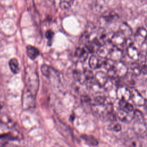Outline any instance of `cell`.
I'll use <instances>...</instances> for the list:
<instances>
[{
    "instance_id": "1",
    "label": "cell",
    "mask_w": 147,
    "mask_h": 147,
    "mask_svg": "<svg viewBox=\"0 0 147 147\" xmlns=\"http://www.w3.org/2000/svg\"><path fill=\"white\" fill-rule=\"evenodd\" d=\"M25 83V89L36 96L39 87V78L37 72L30 67L26 68Z\"/></svg>"
},
{
    "instance_id": "2",
    "label": "cell",
    "mask_w": 147,
    "mask_h": 147,
    "mask_svg": "<svg viewBox=\"0 0 147 147\" xmlns=\"http://www.w3.org/2000/svg\"><path fill=\"white\" fill-rule=\"evenodd\" d=\"M133 120H134V131L140 135H142L147 132V127L144 116L141 111L136 110L133 112Z\"/></svg>"
},
{
    "instance_id": "3",
    "label": "cell",
    "mask_w": 147,
    "mask_h": 147,
    "mask_svg": "<svg viewBox=\"0 0 147 147\" xmlns=\"http://www.w3.org/2000/svg\"><path fill=\"white\" fill-rule=\"evenodd\" d=\"M126 40L127 39L122 34L117 31L111 34L110 38V42L113 47L123 50V48L126 44Z\"/></svg>"
},
{
    "instance_id": "4",
    "label": "cell",
    "mask_w": 147,
    "mask_h": 147,
    "mask_svg": "<svg viewBox=\"0 0 147 147\" xmlns=\"http://www.w3.org/2000/svg\"><path fill=\"white\" fill-rule=\"evenodd\" d=\"M35 96L25 89L22 98L23 108L24 109H29L34 107L35 106Z\"/></svg>"
},
{
    "instance_id": "5",
    "label": "cell",
    "mask_w": 147,
    "mask_h": 147,
    "mask_svg": "<svg viewBox=\"0 0 147 147\" xmlns=\"http://www.w3.org/2000/svg\"><path fill=\"white\" fill-rule=\"evenodd\" d=\"M130 99L135 105L137 106H142L145 105L146 100L137 90L131 88L130 89Z\"/></svg>"
},
{
    "instance_id": "6",
    "label": "cell",
    "mask_w": 147,
    "mask_h": 147,
    "mask_svg": "<svg viewBox=\"0 0 147 147\" xmlns=\"http://www.w3.org/2000/svg\"><path fill=\"white\" fill-rule=\"evenodd\" d=\"M147 39V30L143 27L137 29L134 34V40L137 45L142 46L146 42Z\"/></svg>"
},
{
    "instance_id": "7",
    "label": "cell",
    "mask_w": 147,
    "mask_h": 147,
    "mask_svg": "<svg viewBox=\"0 0 147 147\" xmlns=\"http://www.w3.org/2000/svg\"><path fill=\"white\" fill-rule=\"evenodd\" d=\"M114 70L116 74L117 78H123L126 76L128 72L127 67L121 61L115 62L114 67Z\"/></svg>"
},
{
    "instance_id": "8",
    "label": "cell",
    "mask_w": 147,
    "mask_h": 147,
    "mask_svg": "<svg viewBox=\"0 0 147 147\" xmlns=\"http://www.w3.org/2000/svg\"><path fill=\"white\" fill-rule=\"evenodd\" d=\"M26 6L29 11V12L32 15V17L34 18V20L35 23L37 25H40V17L39 15L36 10L34 2L33 0H25Z\"/></svg>"
},
{
    "instance_id": "9",
    "label": "cell",
    "mask_w": 147,
    "mask_h": 147,
    "mask_svg": "<svg viewBox=\"0 0 147 147\" xmlns=\"http://www.w3.org/2000/svg\"><path fill=\"white\" fill-rule=\"evenodd\" d=\"M126 53L128 57L134 62L138 61L140 57V51L133 44H130L127 47Z\"/></svg>"
},
{
    "instance_id": "10",
    "label": "cell",
    "mask_w": 147,
    "mask_h": 147,
    "mask_svg": "<svg viewBox=\"0 0 147 147\" xmlns=\"http://www.w3.org/2000/svg\"><path fill=\"white\" fill-rule=\"evenodd\" d=\"M109 79L107 74L102 71H98L94 75L95 83L100 87H104L108 82Z\"/></svg>"
},
{
    "instance_id": "11",
    "label": "cell",
    "mask_w": 147,
    "mask_h": 147,
    "mask_svg": "<svg viewBox=\"0 0 147 147\" xmlns=\"http://www.w3.org/2000/svg\"><path fill=\"white\" fill-rule=\"evenodd\" d=\"M117 96L119 100L128 101L130 99L131 92L130 90L125 86H120L117 90Z\"/></svg>"
},
{
    "instance_id": "12",
    "label": "cell",
    "mask_w": 147,
    "mask_h": 147,
    "mask_svg": "<svg viewBox=\"0 0 147 147\" xmlns=\"http://www.w3.org/2000/svg\"><path fill=\"white\" fill-rule=\"evenodd\" d=\"M123 56V50L120 49L119 48H117L116 47H113V48L111 49L110 51L109 55L108 56V58L113 60V61L118 62L121 61V59H122Z\"/></svg>"
},
{
    "instance_id": "13",
    "label": "cell",
    "mask_w": 147,
    "mask_h": 147,
    "mask_svg": "<svg viewBox=\"0 0 147 147\" xmlns=\"http://www.w3.org/2000/svg\"><path fill=\"white\" fill-rule=\"evenodd\" d=\"M112 44L110 43V45H107V44H105L104 45H100L98 49L96 51V53L98 57H100V58H107L108 57L109 53H110V51L111 50V49L113 48V46L110 47V45H111Z\"/></svg>"
},
{
    "instance_id": "14",
    "label": "cell",
    "mask_w": 147,
    "mask_h": 147,
    "mask_svg": "<svg viewBox=\"0 0 147 147\" xmlns=\"http://www.w3.org/2000/svg\"><path fill=\"white\" fill-rule=\"evenodd\" d=\"M118 15L113 11H105L102 16V18L106 23H112L118 20Z\"/></svg>"
},
{
    "instance_id": "15",
    "label": "cell",
    "mask_w": 147,
    "mask_h": 147,
    "mask_svg": "<svg viewBox=\"0 0 147 147\" xmlns=\"http://www.w3.org/2000/svg\"><path fill=\"white\" fill-rule=\"evenodd\" d=\"M117 116L120 121L125 122H129L133 120V113H128L119 109L117 113Z\"/></svg>"
},
{
    "instance_id": "16",
    "label": "cell",
    "mask_w": 147,
    "mask_h": 147,
    "mask_svg": "<svg viewBox=\"0 0 147 147\" xmlns=\"http://www.w3.org/2000/svg\"><path fill=\"white\" fill-rule=\"evenodd\" d=\"M118 31L122 34L126 39H129L132 34V30L131 28L125 22H122L120 24Z\"/></svg>"
},
{
    "instance_id": "17",
    "label": "cell",
    "mask_w": 147,
    "mask_h": 147,
    "mask_svg": "<svg viewBox=\"0 0 147 147\" xmlns=\"http://www.w3.org/2000/svg\"><path fill=\"white\" fill-rule=\"evenodd\" d=\"M103 61H102L98 56L92 55L88 60V65L92 69H96L103 65Z\"/></svg>"
},
{
    "instance_id": "18",
    "label": "cell",
    "mask_w": 147,
    "mask_h": 147,
    "mask_svg": "<svg viewBox=\"0 0 147 147\" xmlns=\"http://www.w3.org/2000/svg\"><path fill=\"white\" fill-rule=\"evenodd\" d=\"M125 145L127 147H142L141 141L136 136L127 138L125 141Z\"/></svg>"
},
{
    "instance_id": "19",
    "label": "cell",
    "mask_w": 147,
    "mask_h": 147,
    "mask_svg": "<svg viewBox=\"0 0 147 147\" xmlns=\"http://www.w3.org/2000/svg\"><path fill=\"white\" fill-rule=\"evenodd\" d=\"M119 106L120 109L128 113H133L134 111L133 105L130 103H129V101H127V100H119Z\"/></svg>"
},
{
    "instance_id": "20",
    "label": "cell",
    "mask_w": 147,
    "mask_h": 147,
    "mask_svg": "<svg viewBox=\"0 0 147 147\" xmlns=\"http://www.w3.org/2000/svg\"><path fill=\"white\" fill-rule=\"evenodd\" d=\"M88 55V52L84 48H79L76 51V55L79 58V60L82 62H83L86 60Z\"/></svg>"
},
{
    "instance_id": "21",
    "label": "cell",
    "mask_w": 147,
    "mask_h": 147,
    "mask_svg": "<svg viewBox=\"0 0 147 147\" xmlns=\"http://www.w3.org/2000/svg\"><path fill=\"white\" fill-rule=\"evenodd\" d=\"M26 53L28 57L31 59H36L40 54L38 49L32 45H28L26 47Z\"/></svg>"
},
{
    "instance_id": "22",
    "label": "cell",
    "mask_w": 147,
    "mask_h": 147,
    "mask_svg": "<svg viewBox=\"0 0 147 147\" xmlns=\"http://www.w3.org/2000/svg\"><path fill=\"white\" fill-rule=\"evenodd\" d=\"M9 65L10 67V70L14 74H17L20 71V67L18 60L15 59L13 58L10 60L9 62Z\"/></svg>"
},
{
    "instance_id": "23",
    "label": "cell",
    "mask_w": 147,
    "mask_h": 147,
    "mask_svg": "<svg viewBox=\"0 0 147 147\" xmlns=\"http://www.w3.org/2000/svg\"><path fill=\"white\" fill-rule=\"evenodd\" d=\"M130 70L134 76H139L141 74V65L136 62H134L130 67Z\"/></svg>"
},
{
    "instance_id": "24",
    "label": "cell",
    "mask_w": 147,
    "mask_h": 147,
    "mask_svg": "<svg viewBox=\"0 0 147 147\" xmlns=\"http://www.w3.org/2000/svg\"><path fill=\"white\" fill-rule=\"evenodd\" d=\"M82 138L88 144L92 146H96L98 144V140L91 135L87 134H83L82 135Z\"/></svg>"
},
{
    "instance_id": "25",
    "label": "cell",
    "mask_w": 147,
    "mask_h": 147,
    "mask_svg": "<svg viewBox=\"0 0 147 147\" xmlns=\"http://www.w3.org/2000/svg\"><path fill=\"white\" fill-rule=\"evenodd\" d=\"M75 0H60V7L62 10L69 9L74 4Z\"/></svg>"
},
{
    "instance_id": "26",
    "label": "cell",
    "mask_w": 147,
    "mask_h": 147,
    "mask_svg": "<svg viewBox=\"0 0 147 147\" xmlns=\"http://www.w3.org/2000/svg\"><path fill=\"white\" fill-rule=\"evenodd\" d=\"M83 76H84L85 81L88 83H91L93 80H95L94 75L92 73V72L90 70H88V69L84 70L83 72Z\"/></svg>"
},
{
    "instance_id": "27",
    "label": "cell",
    "mask_w": 147,
    "mask_h": 147,
    "mask_svg": "<svg viewBox=\"0 0 147 147\" xmlns=\"http://www.w3.org/2000/svg\"><path fill=\"white\" fill-rule=\"evenodd\" d=\"M115 63L114 61H113V60H111L109 58H107L106 59L103 60L102 66H103L104 68L108 71H109V70H110V69H111L112 68H114Z\"/></svg>"
},
{
    "instance_id": "28",
    "label": "cell",
    "mask_w": 147,
    "mask_h": 147,
    "mask_svg": "<svg viewBox=\"0 0 147 147\" xmlns=\"http://www.w3.org/2000/svg\"><path fill=\"white\" fill-rule=\"evenodd\" d=\"M50 68L49 67L48 65H46V64H43L42 65L41 67V72L42 73V74L46 76V77H48L50 75Z\"/></svg>"
},
{
    "instance_id": "29",
    "label": "cell",
    "mask_w": 147,
    "mask_h": 147,
    "mask_svg": "<svg viewBox=\"0 0 147 147\" xmlns=\"http://www.w3.org/2000/svg\"><path fill=\"white\" fill-rule=\"evenodd\" d=\"M110 127L111 130H112L114 131H119L122 129L121 125L117 122H115L114 121H113L111 123Z\"/></svg>"
},
{
    "instance_id": "30",
    "label": "cell",
    "mask_w": 147,
    "mask_h": 147,
    "mask_svg": "<svg viewBox=\"0 0 147 147\" xmlns=\"http://www.w3.org/2000/svg\"><path fill=\"white\" fill-rule=\"evenodd\" d=\"M45 36L48 40H51L53 36V32L51 30H48L45 33Z\"/></svg>"
},
{
    "instance_id": "31",
    "label": "cell",
    "mask_w": 147,
    "mask_h": 147,
    "mask_svg": "<svg viewBox=\"0 0 147 147\" xmlns=\"http://www.w3.org/2000/svg\"><path fill=\"white\" fill-rule=\"evenodd\" d=\"M2 147H17V146L13 145V144H10L9 145V143L8 142H5L3 143L2 144Z\"/></svg>"
},
{
    "instance_id": "32",
    "label": "cell",
    "mask_w": 147,
    "mask_h": 147,
    "mask_svg": "<svg viewBox=\"0 0 147 147\" xmlns=\"http://www.w3.org/2000/svg\"><path fill=\"white\" fill-rule=\"evenodd\" d=\"M145 26L147 27V17L145 20Z\"/></svg>"
},
{
    "instance_id": "33",
    "label": "cell",
    "mask_w": 147,
    "mask_h": 147,
    "mask_svg": "<svg viewBox=\"0 0 147 147\" xmlns=\"http://www.w3.org/2000/svg\"><path fill=\"white\" fill-rule=\"evenodd\" d=\"M145 61H146L147 62V51H146V55H145Z\"/></svg>"
},
{
    "instance_id": "34",
    "label": "cell",
    "mask_w": 147,
    "mask_h": 147,
    "mask_svg": "<svg viewBox=\"0 0 147 147\" xmlns=\"http://www.w3.org/2000/svg\"><path fill=\"white\" fill-rule=\"evenodd\" d=\"M146 43L147 44V39H146Z\"/></svg>"
}]
</instances>
